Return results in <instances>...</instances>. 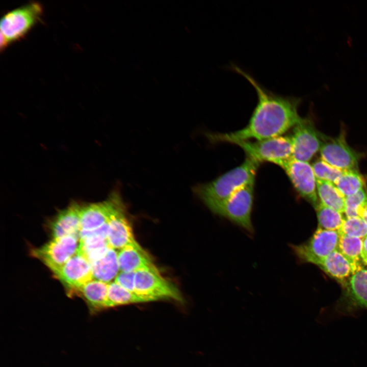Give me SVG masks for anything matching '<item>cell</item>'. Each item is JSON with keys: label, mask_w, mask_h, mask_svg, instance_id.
<instances>
[{"label": "cell", "mask_w": 367, "mask_h": 367, "mask_svg": "<svg viewBox=\"0 0 367 367\" xmlns=\"http://www.w3.org/2000/svg\"><path fill=\"white\" fill-rule=\"evenodd\" d=\"M229 68L244 77L254 88L257 102L247 125L234 132L208 134L212 141L234 144L279 137L302 121L298 113L301 98L270 91L236 64L231 63Z\"/></svg>", "instance_id": "1"}, {"label": "cell", "mask_w": 367, "mask_h": 367, "mask_svg": "<svg viewBox=\"0 0 367 367\" xmlns=\"http://www.w3.org/2000/svg\"><path fill=\"white\" fill-rule=\"evenodd\" d=\"M259 163L246 157L239 166L215 179L199 185L196 192L207 206L223 201L244 186L254 183Z\"/></svg>", "instance_id": "2"}, {"label": "cell", "mask_w": 367, "mask_h": 367, "mask_svg": "<svg viewBox=\"0 0 367 367\" xmlns=\"http://www.w3.org/2000/svg\"><path fill=\"white\" fill-rule=\"evenodd\" d=\"M42 5L31 2L7 12L1 21V50L23 38L39 21L43 14Z\"/></svg>", "instance_id": "3"}, {"label": "cell", "mask_w": 367, "mask_h": 367, "mask_svg": "<svg viewBox=\"0 0 367 367\" xmlns=\"http://www.w3.org/2000/svg\"><path fill=\"white\" fill-rule=\"evenodd\" d=\"M254 184H248L227 199L207 206L216 214L226 218L249 232H252L253 228L251 216Z\"/></svg>", "instance_id": "4"}, {"label": "cell", "mask_w": 367, "mask_h": 367, "mask_svg": "<svg viewBox=\"0 0 367 367\" xmlns=\"http://www.w3.org/2000/svg\"><path fill=\"white\" fill-rule=\"evenodd\" d=\"M247 157L257 162H268L279 165L292 158V144L290 136H279L260 140L238 141Z\"/></svg>", "instance_id": "5"}, {"label": "cell", "mask_w": 367, "mask_h": 367, "mask_svg": "<svg viewBox=\"0 0 367 367\" xmlns=\"http://www.w3.org/2000/svg\"><path fill=\"white\" fill-rule=\"evenodd\" d=\"M135 293L148 302L161 299H172L183 302L182 296L177 287L163 277L158 269H145L136 272Z\"/></svg>", "instance_id": "6"}, {"label": "cell", "mask_w": 367, "mask_h": 367, "mask_svg": "<svg viewBox=\"0 0 367 367\" xmlns=\"http://www.w3.org/2000/svg\"><path fill=\"white\" fill-rule=\"evenodd\" d=\"M109 197L111 201L108 222V241L110 247L120 250L128 245L140 246L135 238L119 193L114 191Z\"/></svg>", "instance_id": "7"}, {"label": "cell", "mask_w": 367, "mask_h": 367, "mask_svg": "<svg viewBox=\"0 0 367 367\" xmlns=\"http://www.w3.org/2000/svg\"><path fill=\"white\" fill-rule=\"evenodd\" d=\"M320 151L322 159L337 169L358 170L361 154L348 145L344 131L335 138L321 134Z\"/></svg>", "instance_id": "8"}, {"label": "cell", "mask_w": 367, "mask_h": 367, "mask_svg": "<svg viewBox=\"0 0 367 367\" xmlns=\"http://www.w3.org/2000/svg\"><path fill=\"white\" fill-rule=\"evenodd\" d=\"M79 246L80 239L77 236L53 238L40 248L33 250L32 254L55 274L78 252Z\"/></svg>", "instance_id": "9"}, {"label": "cell", "mask_w": 367, "mask_h": 367, "mask_svg": "<svg viewBox=\"0 0 367 367\" xmlns=\"http://www.w3.org/2000/svg\"><path fill=\"white\" fill-rule=\"evenodd\" d=\"M279 166L284 170L298 194L316 209L320 201L312 166L307 162L291 158L282 162Z\"/></svg>", "instance_id": "10"}, {"label": "cell", "mask_w": 367, "mask_h": 367, "mask_svg": "<svg viewBox=\"0 0 367 367\" xmlns=\"http://www.w3.org/2000/svg\"><path fill=\"white\" fill-rule=\"evenodd\" d=\"M340 233L318 228L309 240L292 248L298 258L303 262L316 264L319 260L338 250Z\"/></svg>", "instance_id": "11"}, {"label": "cell", "mask_w": 367, "mask_h": 367, "mask_svg": "<svg viewBox=\"0 0 367 367\" xmlns=\"http://www.w3.org/2000/svg\"><path fill=\"white\" fill-rule=\"evenodd\" d=\"M321 134L309 118H303L293 128L290 136L292 144V158L308 162L320 150Z\"/></svg>", "instance_id": "12"}, {"label": "cell", "mask_w": 367, "mask_h": 367, "mask_svg": "<svg viewBox=\"0 0 367 367\" xmlns=\"http://www.w3.org/2000/svg\"><path fill=\"white\" fill-rule=\"evenodd\" d=\"M54 274L70 294H76L83 285L94 279L91 263L78 252Z\"/></svg>", "instance_id": "13"}, {"label": "cell", "mask_w": 367, "mask_h": 367, "mask_svg": "<svg viewBox=\"0 0 367 367\" xmlns=\"http://www.w3.org/2000/svg\"><path fill=\"white\" fill-rule=\"evenodd\" d=\"M81 206V204L73 202L57 214L50 224L53 238L67 235L79 237Z\"/></svg>", "instance_id": "14"}, {"label": "cell", "mask_w": 367, "mask_h": 367, "mask_svg": "<svg viewBox=\"0 0 367 367\" xmlns=\"http://www.w3.org/2000/svg\"><path fill=\"white\" fill-rule=\"evenodd\" d=\"M120 272H137L145 269H154L149 254L140 246L128 245L118 252Z\"/></svg>", "instance_id": "15"}, {"label": "cell", "mask_w": 367, "mask_h": 367, "mask_svg": "<svg viewBox=\"0 0 367 367\" xmlns=\"http://www.w3.org/2000/svg\"><path fill=\"white\" fill-rule=\"evenodd\" d=\"M111 205L109 196L100 202L81 204L80 212L81 230L94 229L107 223Z\"/></svg>", "instance_id": "16"}, {"label": "cell", "mask_w": 367, "mask_h": 367, "mask_svg": "<svg viewBox=\"0 0 367 367\" xmlns=\"http://www.w3.org/2000/svg\"><path fill=\"white\" fill-rule=\"evenodd\" d=\"M108 283L93 279L83 285L77 292L86 302L91 314L108 308Z\"/></svg>", "instance_id": "17"}, {"label": "cell", "mask_w": 367, "mask_h": 367, "mask_svg": "<svg viewBox=\"0 0 367 367\" xmlns=\"http://www.w3.org/2000/svg\"><path fill=\"white\" fill-rule=\"evenodd\" d=\"M94 279L110 283L120 272L118 252L110 247L100 258L91 264Z\"/></svg>", "instance_id": "18"}, {"label": "cell", "mask_w": 367, "mask_h": 367, "mask_svg": "<svg viewBox=\"0 0 367 367\" xmlns=\"http://www.w3.org/2000/svg\"><path fill=\"white\" fill-rule=\"evenodd\" d=\"M315 265L330 276L339 280H343L353 273L350 262L338 250L318 260Z\"/></svg>", "instance_id": "19"}, {"label": "cell", "mask_w": 367, "mask_h": 367, "mask_svg": "<svg viewBox=\"0 0 367 367\" xmlns=\"http://www.w3.org/2000/svg\"><path fill=\"white\" fill-rule=\"evenodd\" d=\"M317 190L320 202L323 205L344 213L345 196L332 182L318 180Z\"/></svg>", "instance_id": "20"}, {"label": "cell", "mask_w": 367, "mask_h": 367, "mask_svg": "<svg viewBox=\"0 0 367 367\" xmlns=\"http://www.w3.org/2000/svg\"><path fill=\"white\" fill-rule=\"evenodd\" d=\"M348 289L351 303L354 306L367 308V270L361 269L351 276Z\"/></svg>", "instance_id": "21"}, {"label": "cell", "mask_w": 367, "mask_h": 367, "mask_svg": "<svg viewBox=\"0 0 367 367\" xmlns=\"http://www.w3.org/2000/svg\"><path fill=\"white\" fill-rule=\"evenodd\" d=\"M340 233L338 250L350 262L353 274L362 269L360 266L361 258L362 241L361 239L350 237Z\"/></svg>", "instance_id": "22"}, {"label": "cell", "mask_w": 367, "mask_h": 367, "mask_svg": "<svg viewBox=\"0 0 367 367\" xmlns=\"http://www.w3.org/2000/svg\"><path fill=\"white\" fill-rule=\"evenodd\" d=\"M147 302L148 301L145 298L123 288L115 281L108 284V308L128 304Z\"/></svg>", "instance_id": "23"}, {"label": "cell", "mask_w": 367, "mask_h": 367, "mask_svg": "<svg viewBox=\"0 0 367 367\" xmlns=\"http://www.w3.org/2000/svg\"><path fill=\"white\" fill-rule=\"evenodd\" d=\"M334 185L345 197L365 188V179L358 170L345 171Z\"/></svg>", "instance_id": "24"}, {"label": "cell", "mask_w": 367, "mask_h": 367, "mask_svg": "<svg viewBox=\"0 0 367 367\" xmlns=\"http://www.w3.org/2000/svg\"><path fill=\"white\" fill-rule=\"evenodd\" d=\"M318 228L322 229L340 231L344 218L340 212L326 206L320 202L316 208Z\"/></svg>", "instance_id": "25"}, {"label": "cell", "mask_w": 367, "mask_h": 367, "mask_svg": "<svg viewBox=\"0 0 367 367\" xmlns=\"http://www.w3.org/2000/svg\"><path fill=\"white\" fill-rule=\"evenodd\" d=\"M107 239L97 238L80 241L78 252L91 264L101 257L110 248Z\"/></svg>", "instance_id": "26"}, {"label": "cell", "mask_w": 367, "mask_h": 367, "mask_svg": "<svg viewBox=\"0 0 367 367\" xmlns=\"http://www.w3.org/2000/svg\"><path fill=\"white\" fill-rule=\"evenodd\" d=\"M367 206V190L366 187L357 193L345 197V212L346 218L361 217Z\"/></svg>", "instance_id": "27"}, {"label": "cell", "mask_w": 367, "mask_h": 367, "mask_svg": "<svg viewBox=\"0 0 367 367\" xmlns=\"http://www.w3.org/2000/svg\"><path fill=\"white\" fill-rule=\"evenodd\" d=\"M316 179L334 183L345 171L337 169L323 159L316 160L311 165Z\"/></svg>", "instance_id": "28"}, {"label": "cell", "mask_w": 367, "mask_h": 367, "mask_svg": "<svg viewBox=\"0 0 367 367\" xmlns=\"http://www.w3.org/2000/svg\"><path fill=\"white\" fill-rule=\"evenodd\" d=\"M339 232L362 239L367 235V224L360 217L346 218Z\"/></svg>", "instance_id": "29"}, {"label": "cell", "mask_w": 367, "mask_h": 367, "mask_svg": "<svg viewBox=\"0 0 367 367\" xmlns=\"http://www.w3.org/2000/svg\"><path fill=\"white\" fill-rule=\"evenodd\" d=\"M135 272H120L114 281L123 288L135 293Z\"/></svg>", "instance_id": "30"}, {"label": "cell", "mask_w": 367, "mask_h": 367, "mask_svg": "<svg viewBox=\"0 0 367 367\" xmlns=\"http://www.w3.org/2000/svg\"><path fill=\"white\" fill-rule=\"evenodd\" d=\"M108 223L102 226L92 230H81L79 233L80 241L88 239L101 238L108 239Z\"/></svg>", "instance_id": "31"}, {"label": "cell", "mask_w": 367, "mask_h": 367, "mask_svg": "<svg viewBox=\"0 0 367 367\" xmlns=\"http://www.w3.org/2000/svg\"><path fill=\"white\" fill-rule=\"evenodd\" d=\"M361 258L364 264L367 265V235L362 239Z\"/></svg>", "instance_id": "32"}, {"label": "cell", "mask_w": 367, "mask_h": 367, "mask_svg": "<svg viewBox=\"0 0 367 367\" xmlns=\"http://www.w3.org/2000/svg\"><path fill=\"white\" fill-rule=\"evenodd\" d=\"M361 217L364 220L367 224V206L364 208Z\"/></svg>", "instance_id": "33"}]
</instances>
